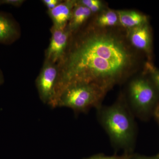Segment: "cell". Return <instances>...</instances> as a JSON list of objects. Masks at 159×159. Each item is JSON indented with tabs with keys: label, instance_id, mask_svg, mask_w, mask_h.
<instances>
[{
	"label": "cell",
	"instance_id": "1",
	"mask_svg": "<svg viewBox=\"0 0 159 159\" xmlns=\"http://www.w3.org/2000/svg\"><path fill=\"white\" fill-rule=\"evenodd\" d=\"M136 51L125 31L99 28L93 22L84 25L71 34L65 53L57 63L55 103L61 92L71 84H93L107 93L123 83L139 69Z\"/></svg>",
	"mask_w": 159,
	"mask_h": 159
},
{
	"label": "cell",
	"instance_id": "2",
	"mask_svg": "<svg viewBox=\"0 0 159 159\" xmlns=\"http://www.w3.org/2000/svg\"><path fill=\"white\" fill-rule=\"evenodd\" d=\"M97 111L99 123L114 148L124 151V153L132 154L136 140L137 127L134 116L125 96L121 95L113 104L102 105Z\"/></svg>",
	"mask_w": 159,
	"mask_h": 159
},
{
	"label": "cell",
	"instance_id": "3",
	"mask_svg": "<svg viewBox=\"0 0 159 159\" xmlns=\"http://www.w3.org/2000/svg\"><path fill=\"white\" fill-rule=\"evenodd\" d=\"M125 97L134 116L145 121L154 116L159 103V92L148 76L145 75L129 81Z\"/></svg>",
	"mask_w": 159,
	"mask_h": 159
},
{
	"label": "cell",
	"instance_id": "4",
	"mask_svg": "<svg viewBox=\"0 0 159 159\" xmlns=\"http://www.w3.org/2000/svg\"><path fill=\"white\" fill-rule=\"evenodd\" d=\"M107 93L93 84L79 83L65 88L56 100L55 107H66L75 113L88 111L91 108H99Z\"/></svg>",
	"mask_w": 159,
	"mask_h": 159
},
{
	"label": "cell",
	"instance_id": "5",
	"mask_svg": "<svg viewBox=\"0 0 159 159\" xmlns=\"http://www.w3.org/2000/svg\"><path fill=\"white\" fill-rule=\"evenodd\" d=\"M58 77L57 65L45 61L36 80V86L43 102L54 107Z\"/></svg>",
	"mask_w": 159,
	"mask_h": 159
},
{
	"label": "cell",
	"instance_id": "6",
	"mask_svg": "<svg viewBox=\"0 0 159 159\" xmlns=\"http://www.w3.org/2000/svg\"><path fill=\"white\" fill-rule=\"evenodd\" d=\"M51 36L45 53V61L57 64L65 53L71 35L67 27L61 29L52 26Z\"/></svg>",
	"mask_w": 159,
	"mask_h": 159
},
{
	"label": "cell",
	"instance_id": "7",
	"mask_svg": "<svg viewBox=\"0 0 159 159\" xmlns=\"http://www.w3.org/2000/svg\"><path fill=\"white\" fill-rule=\"evenodd\" d=\"M125 30L126 37L131 46L137 51L143 52L150 58L152 35L148 23Z\"/></svg>",
	"mask_w": 159,
	"mask_h": 159
},
{
	"label": "cell",
	"instance_id": "8",
	"mask_svg": "<svg viewBox=\"0 0 159 159\" xmlns=\"http://www.w3.org/2000/svg\"><path fill=\"white\" fill-rule=\"evenodd\" d=\"M76 2L75 0L62 1L54 9L48 10V13L53 22V26L61 29H65L66 27Z\"/></svg>",
	"mask_w": 159,
	"mask_h": 159
},
{
	"label": "cell",
	"instance_id": "9",
	"mask_svg": "<svg viewBox=\"0 0 159 159\" xmlns=\"http://www.w3.org/2000/svg\"><path fill=\"white\" fill-rule=\"evenodd\" d=\"M20 35L15 21L8 15L0 12V43L10 44L16 40Z\"/></svg>",
	"mask_w": 159,
	"mask_h": 159
},
{
	"label": "cell",
	"instance_id": "10",
	"mask_svg": "<svg viewBox=\"0 0 159 159\" xmlns=\"http://www.w3.org/2000/svg\"><path fill=\"white\" fill-rule=\"evenodd\" d=\"M92 15L88 8L76 1L67 28L71 34L76 32L85 25Z\"/></svg>",
	"mask_w": 159,
	"mask_h": 159
},
{
	"label": "cell",
	"instance_id": "11",
	"mask_svg": "<svg viewBox=\"0 0 159 159\" xmlns=\"http://www.w3.org/2000/svg\"><path fill=\"white\" fill-rule=\"evenodd\" d=\"M116 11L120 26L125 29L148 23V17L141 12L134 10H119Z\"/></svg>",
	"mask_w": 159,
	"mask_h": 159
},
{
	"label": "cell",
	"instance_id": "12",
	"mask_svg": "<svg viewBox=\"0 0 159 159\" xmlns=\"http://www.w3.org/2000/svg\"><path fill=\"white\" fill-rule=\"evenodd\" d=\"M93 23L97 27L101 28H115L120 26L116 11L111 9H106L98 13Z\"/></svg>",
	"mask_w": 159,
	"mask_h": 159
},
{
	"label": "cell",
	"instance_id": "13",
	"mask_svg": "<svg viewBox=\"0 0 159 159\" xmlns=\"http://www.w3.org/2000/svg\"><path fill=\"white\" fill-rule=\"evenodd\" d=\"M77 1L88 8L93 14H98L106 9L105 4L100 0H79Z\"/></svg>",
	"mask_w": 159,
	"mask_h": 159
},
{
	"label": "cell",
	"instance_id": "14",
	"mask_svg": "<svg viewBox=\"0 0 159 159\" xmlns=\"http://www.w3.org/2000/svg\"><path fill=\"white\" fill-rule=\"evenodd\" d=\"M146 67L148 77L151 80L159 93V70L149 63H148L146 65Z\"/></svg>",
	"mask_w": 159,
	"mask_h": 159
},
{
	"label": "cell",
	"instance_id": "15",
	"mask_svg": "<svg viewBox=\"0 0 159 159\" xmlns=\"http://www.w3.org/2000/svg\"><path fill=\"white\" fill-rule=\"evenodd\" d=\"M132 154L124 153L121 155H113L111 156L99 154L84 159H130Z\"/></svg>",
	"mask_w": 159,
	"mask_h": 159
},
{
	"label": "cell",
	"instance_id": "16",
	"mask_svg": "<svg viewBox=\"0 0 159 159\" xmlns=\"http://www.w3.org/2000/svg\"><path fill=\"white\" fill-rule=\"evenodd\" d=\"M24 0H0V6L9 5L13 7H19L25 2Z\"/></svg>",
	"mask_w": 159,
	"mask_h": 159
},
{
	"label": "cell",
	"instance_id": "17",
	"mask_svg": "<svg viewBox=\"0 0 159 159\" xmlns=\"http://www.w3.org/2000/svg\"><path fill=\"white\" fill-rule=\"evenodd\" d=\"M61 0H43L42 2L45 6L47 7L48 10H51L61 2Z\"/></svg>",
	"mask_w": 159,
	"mask_h": 159
},
{
	"label": "cell",
	"instance_id": "18",
	"mask_svg": "<svg viewBox=\"0 0 159 159\" xmlns=\"http://www.w3.org/2000/svg\"><path fill=\"white\" fill-rule=\"evenodd\" d=\"M130 159H159V154L155 156L148 157L133 153Z\"/></svg>",
	"mask_w": 159,
	"mask_h": 159
},
{
	"label": "cell",
	"instance_id": "19",
	"mask_svg": "<svg viewBox=\"0 0 159 159\" xmlns=\"http://www.w3.org/2000/svg\"><path fill=\"white\" fill-rule=\"evenodd\" d=\"M154 116L156 118L157 120L159 123V103L155 111Z\"/></svg>",
	"mask_w": 159,
	"mask_h": 159
},
{
	"label": "cell",
	"instance_id": "20",
	"mask_svg": "<svg viewBox=\"0 0 159 159\" xmlns=\"http://www.w3.org/2000/svg\"><path fill=\"white\" fill-rule=\"evenodd\" d=\"M4 81V78H3V76L1 70H0V85L3 83Z\"/></svg>",
	"mask_w": 159,
	"mask_h": 159
}]
</instances>
